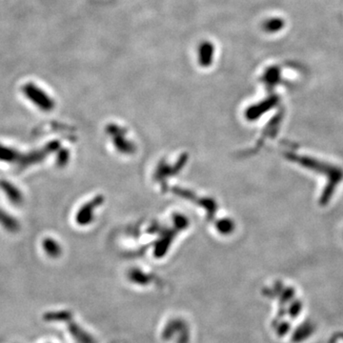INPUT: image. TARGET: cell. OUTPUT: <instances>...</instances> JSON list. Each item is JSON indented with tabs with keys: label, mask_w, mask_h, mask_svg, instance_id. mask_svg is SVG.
Masks as SVG:
<instances>
[{
	"label": "cell",
	"mask_w": 343,
	"mask_h": 343,
	"mask_svg": "<svg viewBox=\"0 0 343 343\" xmlns=\"http://www.w3.org/2000/svg\"><path fill=\"white\" fill-rule=\"evenodd\" d=\"M210 56H211V47L210 45H204L203 51H202V61L207 64L208 61H210Z\"/></svg>",
	"instance_id": "1"
}]
</instances>
